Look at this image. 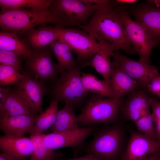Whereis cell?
Here are the masks:
<instances>
[{
  "label": "cell",
  "mask_w": 160,
  "mask_h": 160,
  "mask_svg": "<svg viewBox=\"0 0 160 160\" xmlns=\"http://www.w3.org/2000/svg\"><path fill=\"white\" fill-rule=\"evenodd\" d=\"M81 65L61 73L52 82L48 89L52 99L71 105L75 109L85 103L89 93L84 89L81 80Z\"/></svg>",
  "instance_id": "3"
},
{
  "label": "cell",
  "mask_w": 160,
  "mask_h": 160,
  "mask_svg": "<svg viewBox=\"0 0 160 160\" xmlns=\"http://www.w3.org/2000/svg\"><path fill=\"white\" fill-rule=\"evenodd\" d=\"M121 100L105 97L90 93L77 116L79 125L82 127L101 123L116 122L119 117Z\"/></svg>",
  "instance_id": "5"
},
{
  "label": "cell",
  "mask_w": 160,
  "mask_h": 160,
  "mask_svg": "<svg viewBox=\"0 0 160 160\" xmlns=\"http://www.w3.org/2000/svg\"><path fill=\"white\" fill-rule=\"evenodd\" d=\"M11 87L7 86L6 87L1 86L0 87V102L4 99L7 94L9 91Z\"/></svg>",
  "instance_id": "35"
},
{
  "label": "cell",
  "mask_w": 160,
  "mask_h": 160,
  "mask_svg": "<svg viewBox=\"0 0 160 160\" xmlns=\"http://www.w3.org/2000/svg\"><path fill=\"white\" fill-rule=\"evenodd\" d=\"M150 105L157 140L160 144V100L151 98Z\"/></svg>",
  "instance_id": "32"
},
{
  "label": "cell",
  "mask_w": 160,
  "mask_h": 160,
  "mask_svg": "<svg viewBox=\"0 0 160 160\" xmlns=\"http://www.w3.org/2000/svg\"><path fill=\"white\" fill-rule=\"evenodd\" d=\"M33 148V142L30 137H13L5 135L0 137L1 153L15 160H25L31 155Z\"/></svg>",
  "instance_id": "17"
},
{
  "label": "cell",
  "mask_w": 160,
  "mask_h": 160,
  "mask_svg": "<svg viewBox=\"0 0 160 160\" xmlns=\"http://www.w3.org/2000/svg\"><path fill=\"white\" fill-rule=\"evenodd\" d=\"M53 0H0L1 11L48 8Z\"/></svg>",
  "instance_id": "28"
},
{
  "label": "cell",
  "mask_w": 160,
  "mask_h": 160,
  "mask_svg": "<svg viewBox=\"0 0 160 160\" xmlns=\"http://www.w3.org/2000/svg\"><path fill=\"white\" fill-rule=\"evenodd\" d=\"M66 160H97L91 155L86 154V155L79 157L67 159Z\"/></svg>",
  "instance_id": "36"
},
{
  "label": "cell",
  "mask_w": 160,
  "mask_h": 160,
  "mask_svg": "<svg viewBox=\"0 0 160 160\" xmlns=\"http://www.w3.org/2000/svg\"><path fill=\"white\" fill-rule=\"evenodd\" d=\"M52 52L46 47L33 49L31 56L25 60L24 71L44 83L52 82L59 72L57 64L52 61Z\"/></svg>",
  "instance_id": "9"
},
{
  "label": "cell",
  "mask_w": 160,
  "mask_h": 160,
  "mask_svg": "<svg viewBox=\"0 0 160 160\" xmlns=\"http://www.w3.org/2000/svg\"><path fill=\"white\" fill-rule=\"evenodd\" d=\"M0 49L22 56L25 60L33 52L31 48L26 42L20 40L16 33L2 31L0 32Z\"/></svg>",
  "instance_id": "21"
},
{
  "label": "cell",
  "mask_w": 160,
  "mask_h": 160,
  "mask_svg": "<svg viewBox=\"0 0 160 160\" xmlns=\"http://www.w3.org/2000/svg\"><path fill=\"white\" fill-rule=\"evenodd\" d=\"M59 39L68 44L76 55V63L81 65L91 60L102 45L84 30L60 27Z\"/></svg>",
  "instance_id": "8"
},
{
  "label": "cell",
  "mask_w": 160,
  "mask_h": 160,
  "mask_svg": "<svg viewBox=\"0 0 160 160\" xmlns=\"http://www.w3.org/2000/svg\"><path fill=\"white\" fill-rule=\"evenodd\" d=\"M111 57L113 59L112 65L121 69L143 87L152 79L160 74L156 66L132 60L121 54L118 50L112 52Z\"/></svg>",
  "instance_id": "11"
},
{
  "label": "cell",
  "mask_w": 160,
  "mask_h": 160,
  "mask_svg": "<svg viewBox=\"0 0 160 160\" xmlns=\"http://www.w3.org/2000/svg\"><path fill=\"white\" fill-rule=\"evenodd\" d=\"M148 2L156 8L160 9V0H149Z\"/></svg>",
  "instance_id": "39"
},
{
  "label": "cell",
  "mask_w": 160,
  "mask_h": 160,
  "mask_svg": "<svg viewBox=\"0 0 160 160\" xmlns=\"http://www.w3.org/2000/svg\"><path fill=\"white\" fill-rule=\"evenodd\" d=\"M97 129L87 146V154L97 160H117L124 144V132L122 126L116 122Z\"/></svg>",
  "instance_id": "4"
},
{
  "label": "cell",
  "mask_w": 160,
  "mask_h": 160,
  "mask_svg": "<svg viewBox=\"0 0 160 160\" xmlns=\"http://www.w3.org/2000/svg\"><path fill=\"white\" fill-rule=\"evenodd\" d=\"M112 67L109 84L113 99L118 100L141 85L121 69L113 65Z\"/></svg>",
  "instance_id": "19"
},
{
  "label": "cell",
  "mask_w": 160,
  "mask_h": 160,
  "mask_svg": "<svg viewBox=\"0 0 160 160\" xmlns=\"http://www.w3.org/2000/svg\"><path fill=\"white\" fill-rule=\"evenodd\" d=\"M60 27L43 25L37 29L32 28L25 34V42L33 50L46 47L53 41L59 39Z\"/></svg>",
  "instance_id": "20"
},
{
  "label": "cell",
  "mask_w": 160,
  "mask_h": 160,
  "mask_svg": "<svg viewBox=\"0 0 160 160\" xmlns=\"http://www.w3.org/2000/svg\"><path fill=\"white\" fill-rule=\"evenodd\" d=\"M160 150L149 156L145 160H160Z\"/></svg>",
  "instance_id": "37"
},
{
  "label": "cell",
  "mask_w": 160,
  "mask_h": 160,
  "mask_svg": "<svg viewBox=\"0 0 160 160\" xmlns=\"http://www.w3.org/2000/svg\"><path fill=\"white\" fill-rule=\"evenodd\" d=\"M12 66L0 65V85L10 86L15 85L23 79L25 75L19 73Z\"/></svg>",
  "instance_id": "29"
},
{
  "label": "cell",
  "mask_w": 160,
  "mask_h": 160,
  "mask_svg": "<svg viewBox=\"0 0 160 160\" xmlns=\"http://www.w3.org/2000/svg\"><path fill=\"white\" fill-rule=\"evenodd\" d=\"M48 23L62 27L65 26L51 13L48 8L15 9L0 11V27L1 31L14 32L18 35L25 34L37 25Z\"/></svg>",
  "instance_id": "2"
},
{
  "label": "cell",
  "mask_w": 160,
  "mask_h": 160,
  "mask_svg": "<svg viewBox=\"0 0 160 160\" xmlns=\"http://www.w3.org/2000/svg\"><path fill=\"white\" fill-rule=\"evenodd\" d=\"M103 6L92 5L82 0H55L48 9L65 26L80 27L87 24L89 17Z\"/></svg>",
  "instance_id": "6"
},
{
  "label": "cell",
  "mask_w": 160,
  "mask_h": 160,
  "mask_svg": "<svg viewBox=\"0 0 160 160\" xmlns=\"http://www.w3.org/2000/svg\"><path fill=\"white\" fill-rule=\"evenodd\" d=\"M114 51L111 48L102 45L100 50L91 60L81 65L82 68L87 66L92 67L109 83L112 68L110 59L112 52Z\"/></svg>",
  "instance_id": "22"
},
{
  "label": "cell",
  "mask_w": 160,
  "mask_h": 160,
  "mask_svg": "<svg viewBox=\"0 0 160 160\" xmlns=\"http://www.w3.org/2000/svg\"><path fill=\"white\" fill-rule=\"evenodd\" d=\"M58 102L52 99L49 105L45 111L37 116L32 132L30 134H42L54 124L57 118Z\"/></svg>",
  "instance_id": "26"
},
{
  "label": "cell",
  "mask_w": 160,
  "mask_h": 160,
  "mask_svg": "<svg viewBox=\"0 0 160 160\" xmlns=\"http://www.w3.org/2000/svg\"><path fill=\"white\" fill-rule=\"evenodd\" d=\"M113 2L111 1L101 7L93 14L88 23L80 27L100 44L133 55L136 52Z\"/></svg>",
  "instance_id": "1"
},
{
  "label": "cell",
  "mask_w": 160,
  "mask_h": 160,
  "mask_svg": "<svg viewBox=\"0 0 160 160\" xmlns=\"http://www.w3.org/2000/svg\"></svg>",
  "instance_id": "43"
},
{
  "label": "cell",
  "mask_w": 160,
  "mask_h": 160,
  "mask_svg": "<svg viewBox=\"0 0 160 160\" xmlns=\"http://www.w3.org/2000/svg\"><path fill=\"white\" fill-rule=\"evenodd\" d=\"M116 9L124 26L127 36L138 54L140 61L150 63V57L156 44L140 23L132 20L125 8L116 6Z\"/></svg>",
  "instance_id": "7"
},
{
  "label": "cell",
  "mask_w": 160,
  "mask_h": 160,
  "mask_svg": "<svg viewBox=\"0 0 160 160\" xmlns=\"http://www.w3.org/2000/svg\"><path fill=\"white\" fill-rule=\"evenodd\" d=\"M74 109L70 105L65 104L64 107L58 110L56 120L51 127L52 132H59L77 130L79 121Z\"/></svg>",
  "instance_id": "24"
},
{
  "label": "cell",
  "mask_w": 160,
  "mask_h": 160,
  "mask_svg": "<svg viewBox=\"0 0 160 160\" xmlns=\"http://www.w3.org/2000/svg\"><path fill=\"white\" fill-rule=\"evenodd\" d=\"M49 47L57 58L60 73L77 64L73 57L72 49L63 41L60 39L55 40L49 45Z\"/></svg>",
  "instance_id": "23"
},
{
  "label": "cell",
  "mask_w": 160,
  "mask_h": 160,
  "mask_svg": "<svg viewBox=\"0 0 160 160\" xmlns=\"http://www.w3.org/2000/svg\"><path fill=\"white\" fill-rule=\"evenodd\" d=\"M134 123L139 132L158 142L152 115L151 112L141 117Z\"/></svg>",
  "instance_id": "30"
},
{
  "label": "cell",
  "mask_w": 160,
  "mask_h": 160,
  "mask_svg": "<svg viewBox=\"0 0 160 160\" xmlns=\"http://www.w3.org/2000/svg\"><path fill=\"white\" fill-rule=\"evenodd\" d=\"M160 150V144L144 134L132 131L121 160H145Z\"/></svg>",
  "instance_id": "14"
},
{
  "label": "cell",
  "mask_w": 160,
  "mask_h": 160,
  "mask_svg": "<svg viewBox=\"0 0 160 160\" xmlns=\"http://www.w3.org/2000/svg\"><path fill=\"white\" fill-rule=\"evenodd\" d=\"M97 129L93 125L73 131L44 134V140L46 146L54 151L64 147L74 148L82 145Z\"/></svg>",
  "instance_id": "12"
},
{
  "label": "cell",
  "mask_w": 160,
  "mask_h": 160,
  "mask_svg": "<svg viewBox=\"0 0 160 160\" xmlns=\"http://www.w3.org/2000/svg\"><path fill=\"white\" fill-rule=\"evenodd\" d=\"M30 135L33 148L29 160H53L58 154L59 153L49 149L45 145L44 134L33 133Z\"/></svg>",
  "instance_id": "27"
},
{
  "label": "cell",
  "mask_w": 160,
  "mask_h": 160,
  "mask_svg": "<svg viewBox=\"0 0 160 160\" xmlns=\"http://www.w3.org/2000/svg\"><path fill=\"white\" fill-rule=\"evenodd\" d=\"M117 4H128L134 3L137 1V0H116L114 1Z\"/></svg>",
  "instance_id": "38"
},
{
  "label": "cell",
  "mask_w": 160,
  "mask_h": 160,
  "mask_svg": "<svg viewBox=\"0 0 160 160\" xmlns=\"http://www.w3.org/2000/svg\"><path fill=\"white\" fill-rule=\"evenodd\" d=\"M81 80L83 87L87 93L113 98L109 84L104 79L101 80L92 74L81 72Z\"/></svg>",
  "instance_id": "25"
},
{
  "label": "cell",
  "mask_w": 160,
  "mask_h": 160,
  "mask_svg": "<svg viewBox=\"0 0 160 160\" xmlns=\"http://www.w3.org/2000/svg\"><path fill=\"white\" fill-rule=\"evenodd\" d=\"M151 98L145 88L140 86L120 98L119 117L135 123L150 112Z\"/></svg>",
  "instance_id": "10"
},
{
  "label": "cell",
  "mask_w": 160,
  "mask_h": 160,
  "mask_svg": "<svg viewBox=\"0 0 160 160\" xmlns=\"http://www.w3.org/2000/svg\"><path fill=\"white\" fill-rule=\"evenodd\" d=\"M38 116L37 114L0 116V129L7 136H23L26 133L32 132Z\"/></svg>",
  "instance_id": "16"
},
{
  "label": "cell",
  "mask_w": 160,
  "mask_h": 160,
  "mask_svg": "<svg viewBox=\"0 0 160 160\" xmlns=\"http://www.w3.org/2000/svg\"><path fill=\"white\" fill-rule=\"evenodd\" d=\"M151 98L160 99V74L152 79L144 87Z\"/></svg>",
  "instance_id": "33"
},
{
  "label": "cell",
  "mask_w": 160,
  "mask_h": 160,
  "mask_svg": "<svg viewBox=\"0 0 160 160\" xmlns=\"http://www.w3.org/2000/svg\"><path fill=\"white\" fill-rule=\"evenodd\" d=\"M37 114L15 89L11 87L0 103V116Z\"/></svg>",
  "instance_id": "18"
},
{
  "label": "cell",
  "mask_w": 160,
  "mask_h": 160,
  "mask_svg": "<svg viewBox=\"0 0 160 160\" xmlns=\"http://www.w3.org/2000/svg\"><path fill=\"white\" fill-rule=\"evenodd\" d=\"M0 160H15L10 156L1 153L0 154Z\"/></svg>",
  "instance_id": "40"
},
{
  "label": "cell",
  "mask_w": 160,
  "mask_h": 160,
  "mask_svg": "<svg viewBox=\"0 0 160 160\" xmlns=\"http://www.w3.org/2000/svg\"><path fill=\"white\" fill-rule=\"evenodd\" d=\"M24 78L15 85L14 88L36 113L42 111L43 99L49 92L44 83L25 71Z\"/></svg>",
  "instance_id": "13"
},
{
  "label": "cell",
  "mask_w": 160,
  "mask_h": 160,
  "mask_svg": "<svg viewBox=\"0 0 160 160\" xmlns=\"http://www.w3.org/2000/svg\"><path fill=\"white\" fill-rule=\"evenodd\" d=\"M129 13L142 24L156 45L160 44V9L148 3L136 6Z\"/></svg>",
  "instance_id": "15"
},
{
  "label": "cell",
  "mask_w": 160,
  "mask_h": 160,
  "mask_svg": "<svg viewBox=\"0 0 160 160\" xmlns=\"http://www.w3.org/2000/svg\"><path fill=\"white\" fill-rule=\"evenodd\" d=\"M21 57L14 52L0 49V65L12 66L23 73Z\"/></svg>",
  "instance_id": "31"
},
{
  "label": "cell",
  "mask_w": 160,
  "mask_h": 160,
  "mask_svg": "<svg viewBox=\"0 0 160 160\" xmlns=\"http://www.w3.org/2000/svg\"><path fill=\"white\" fill-rule=\"evenodd\" d=\"M67 159H64L63 155L59 153L57 156L53 160H66Z\"/></svg>",
  "instance_id": "41"
},
{
  "label": "cell",
  "mask_w": 160,
  "mask_h": 160,
  "mask_svg": "<svg viewBox=\"0 0 160 160\" xmlns=\"http://www.w3.org/2000/svg\"><path fill=\"white\" fill-rule=\"evenodd\" d=\"M159 100H160V99H159Z\"/></svg>",
  "instance_id": "42"
},
{
  "label": "cell",
  "mask_w": 160,
  "mask_h": 160,
  "mask_svg": "<svg viewBox=\"0 0 160 160\" xmlns=\"http://www.w3.org/2000/svg\"><path fill=\"white\" fill-rule=\"evenodd\" d=\"M86 3L93 5L103 6L110 3L111 1L105 0H82Z\"/></svg>",
  "instance_id": "34"
}]
</instances>
